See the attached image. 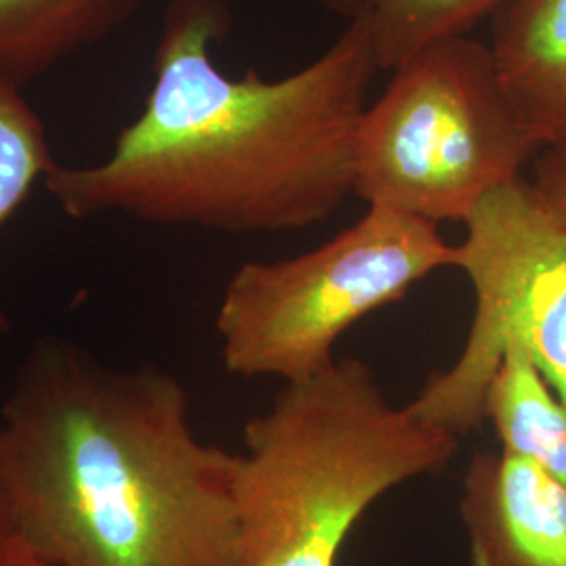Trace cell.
Instances as JSON below:
<instances>
[{
	"label": "cell",
	"instance_id": "obj_12",
	"mask_svg": "<svg viewBox=\"0 0 566 566\" xmlns=\"http://www.w3.org/2000/svg\"><path fill=\"white\" fill-rule=\"evenodd\" d=\"M55 164L39 114L23 99L20 88L0 82V229L20 212ZM9 327L0 301V334H7Z\"/></svg>",
	"mask_w": 566,
	"mask_h": 566
},
{
	"label": "cell",
	"instance_id": "obj_4",
	"mask_svg": "<svg viewBox=\"0 0 566 566\" xmlns=\"http://www.w3.org/2000/svg\"><path fill=\"white\" fill-rule=\"evenodd\" d=\"M390 74L357 135L355 196L367 206L464 224L537 158L485 42L470 34L430 42Z\"/></svg>",
	"mask_w": 566,
	"mask_h": 566
},
{
	"label": "cell",
	"instance_id": "obj_10",
	"mask_svg": "<svg viewBox=\"0 0 566 566\" xmlns=\"http://www.w3.org/2000/svg\"><path fill=\"white\" fill-rule=\"evenodd\" d=\"M502 451L566 486V407L537 365L521 348L507 346L483 403Z\"/></svg>",
	"mask_w": 566,
	"mask_h": 566
},
{
	"label": "cell",
	"instance_id": "obj_7",
	"mask_svg": "<svg viewBox=\"0 0 566 566\" xmlns=\"http://www.w3.org/2000/svg\"><path fill=\"white\" fill-rule=\"evenodd\" d=\"M470 566H566V486L506 451H481L460 497Z\"/></svg>",
	"mask_w": 566,
	"mask_h": 566
},
{
	"label": "cell",
	"instance_id": "obj_9",
	"mask_svg": "<svg viewBox=\"0 0 566 566\" xmlns=\"http://www.w3.org/2000/svg\"><path fill=\"white\" fill-rule=\"evenodd\" d=\"M139 0H0V82L23 91L60 61L107 39Z\"/></svg>",
	"mask_w": 566,
	"mask_h": 566
},
{
	"label": "cell",
	"instance_id": "obj_8",
	"mask_svg": "<svg viewBox=\"0 0 566 566\" xmlns=\"http://www.w3.org/2000/svg\"><path fill=\"white\" fill-rule=\"evenodd\" d=\"M489 44L507 102L539 151L566 145V0H504Z\"/></svg>",
	"mask_w": 566,
	"mask_h": 566
},
{
	"label": "cell",
	"instance_id": "obj_1",
	"mask_svg": "<svg viewBox=\"0 0 566 566\" xmlns=\"http://www.w3.org/2000/svg\"><path fill=\"white\" fill-rule=\"evenodd\" d=\"M223 0H170L154 84L99 163L55 164L44 189L70 219L130 217L231 235L324 223L355 196L357 135L378 63L359 28L282 78L227 76L212 49Z\"/></svg>",
	"mask_w": 566,
	"mask_h": 566
},
{
	"label": "cell",
	"instance_id": "obj_2",
	"mask_svg": "<svg viewBox=\"0 0 566 566\" xmlns=\"http://www.w3.org/2000/svg\"><path fill=\"white\" fill-rule=\"evenodd\" d=\"M238 451L172 374L36 344L0 411V495L44 566H240Z\"/></svg>",
	"mask_w": 566,
	"mask_h": 566
},
{
	"label": "cell",
	"instance_id": "obj_11",
	"mask_svg": "<svg viewBox=\"0 0 566 566\" xmlns=\"http://www.w3.org/2000/svg\"><path fill=\"white\" fill-rule=\"evenodd\" d=\"M346 28H359L380 72H392L430 42L470 34L504 0H315Z\"/></svg>",
	"mask_w": 566,
	"mask_h": 566
},
{
	"label": "cell",
	"instance_id": "obj_3",
	"mask_svg": "<svg viewBox=\"0 0 566 566\" xmlns=\"http://www.w3.org/2000/svg\"><path fill=\"white\" fill-rule=\"evenodd\" d=\"M460 439L390 403L361 359L282 385L243 426L235 506L240 566H338L365 512L446 470Z\"/></svg>",
	"mask_w": 566,
	"mask_h": 566
},
{
	"label": "cell",
	"instance_id": "obj_14",
	"mask_svg": "<svg viewBox=\"0 0 566 566\" xmlns=\"http://www.w3.org/2000/svg\"><path fill=\"white\" fill-rule=\"evenodd\" d=\"M0 566H44L21 535L4 497L0 495Z\"/></svg>",
	"mask_w": 566,
	"mask_h": 566
},
{
	"label": "cell",
	"instance_id": "obj_6",
	"mask_svg": "<svg viewBox=\"0 0 566 566\" xmlns=\"http://www.w3.org/2000/svg\"><path fill=\"white\" fill-rule=\"evenodd\" d=\"M453 269L474 294L455 364L409 409L462 439L483 424L486 388L507 346L521 348L566 407V221L521 177L491 191L464 221Z\"/></svg>",
	"mask_w": 566,
	"mask_h": 566
},
{
	"label": "cell",
	"instance_id": "obj_13",
	"mask_svg": "<svg viewBox=\"0 0 566 566\" xmlns=\"http://www.w3.org/2000/svg\"><path fill=\"white\" fill-rule=\"evenodd\" d=\"M528 181L566 221V145L542 149L533 160Z\"/></svg>",
	"mask_w": 566,
	"mask_h": 566
},
{
	"label": "cell",
	"instance_id": "obj_5",
	"mask_svg": "<svg viewBox=\"0 0 566 566\" xmlns=\"http://www.w3.org/2000/svg\"><path fill=\"white\" fill-rule=\"evenodd\" d=\"M453 259L455 243L439 224L367 206L357 223L313 250L243 263L214 319L224 369L282 385L311 378L338 359L336 344L353 325L453 269Z\"/></svg>",
	"mask_w": 566,
	"mask_h": 566
}]
</instances>
